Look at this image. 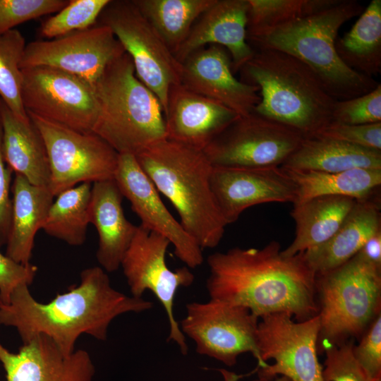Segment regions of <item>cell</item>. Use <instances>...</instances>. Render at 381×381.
<instances>
[{
  "mask_svg": "<svg viewBox=\"0 0 381 381\" xmlns=\"http://www.w3.org/2000/svg\"><path fill=\"white\" fill-rule=\"evenodd\" d=\"M363 11V6L356 0H339L317 13L246 39L255 52L277 50L303 61L336 100L351 99L371 92L380 83L347 66L336 51L340 28Z\"/></svg>",
  "mask_w": 381,
  "mask_h": 381,
  "instance_id": "4",
  "label": "cell"
},
{
  "mask_svg": "<svg viewBox=\"0 0 381 381\" xmlns=\"http://www.w3.org/2000/svg\"><path fill=\"white\" fill-rule=\"evenodd\" d=\"M123 196L115 180L93 183L89 206L90 223L98 234L97 260L107 272L116 271L137 230L126 217Z\"/></svg>",
  "mask_w": 381,
  "mask_h": 381,
  "instance_id": "22",
  "label": "cell"
},
{
  "mask_svg": "<svg viewBox=\"0 0 381 381\" xmlns=\"http://www.w3.org/2000/svg\"><path fill=\"white\" fill-rule=\"evenodd\" d=\"M26 284L18 285L7 304L0 303V325L14 327L23 343L44 334L64 354L72 353L81 334L104 341L108 328L117 317L142 313L153 303L116 290L101 267L80 272L78 285L58 294L47 303H40Z\"/></svg>",
  "mask_w": 381,
  "mask_h": 381,
  "instance_id": "2",
  "label": "cell"
},
{
  "mask_svg": "<svg viewBox=\"0 0 381 381\" xmlns=\"http://www.w3.org/2000/svg\"><path fill=\"white\" fill-rule=\"evenodd\" d=\"M114 179L140 219V225L165 237L174 246L175 255L188 267L202 264V249L168 210L133 155H119Z\"/></svg>",
  "mask_w": 381,
  "mask_h": 381,
  "instance_id": "16",
  "label": "cell"
},
{
  "mask_svg": "<svg viewBox=\"0 0 381 381\" xmlns=\"http://www.w3.org/2000/svg\"><path fill=\"white\" fill-rule=\"evenodd\" d=\"M211 187L226 225L246 209L267 202L294 203L296 186L282 167L213 166Z\"/></svg>",
  "mask_w": 381,
  "mask_h": 381,
  "instance_id": "17",
  "label": "cell"
},
{
  "mask_svg": "<svg viewBox=\"0 0 381 381\" xmlns=\"http://www.w3.org/2000/svg\"><path fill=\"white\" fill-rule=\"evenodd\" d=\"M239 80L259 88L254 111L311 137L332 121L336 102L315 73L283 52L255 51L239 70Z\"/></svg>",
  "mask_w": 381,
  "mask_h": 381,
  "instance_id": "5",
  "label": "cell"
},
{
  "mask_svg": "<svg viewBox=\"0 0 381 381\" xmlns=\"http://www.w3.org/2000/svg\"><path fill=\"white\" fill-rule=\"evenodd\" d=\"M97 23L112 30L131 56L137 77L157 96L164 113L170 87L181 83V63L133 0H110Z\"/></svg>",
  "mask_w": 381,
  "mask_h": 381,
  "instance_id": "8",
  "label": "cell"
},
{
  "mask_svg": "<svg viewBox=\"0 0 381 381\" xmlns=\"http://www.w3.org/2000/svg\"><path fill=\"white\" fill-rule=\"evenodd\" d=\"M110 0H68L59 12L48 18L40 25L41 36L52 40L71 32L89 28Z\"/></svg>",
  "mask_w": 381,
  "mask_h": 381,
  "instance_id": "34",
  "label": "cell"
},
{
  "mask_svg": "<svg viewBox=\"0 0 381 381\" xmlns=\"http://www.w3.org/2000/svg\"><path fill=\"white\" fill-rule=\"evenodd\" d=\"M48 156L49 188L54 197L83 183L113 179L119 154L94 133H81L27 112Z\"/></svg>",
  "mask_w": 381,
  "mask_h": 381,
  "instance_id": "9",
  "label": "cell"
},
{
  "mask_svg": "<svg viewBox=\"0 0 381 381\" xmlns=\"http://www.w3.org/2000/svg\"><path fill=\"white\" fill-rule=\"evenodd\" d=\"M175 54L193 25L215 0H133Z\"/></svg>",
  "mask_w": 381,
  "mask_h": 381,
  "instance_id": "30",
  "label": "cell"
},
{
  "mask_svg": "<svg viewBox=\"0 0 381 381\" xmlns=\"http://www.w3.org/2000/svg\"><path fill=\"white\" fill-rule=\"evenodd\" d=\"M21 73L27 112L81 133H92L98 105L92 85L49 66L23 68Z\"/></svg>",
  "mask_w": 381,
  "mask_h": 381,
  "instance_id": "14",
  "label": "cell"
},
{
  "mask_svg": "<svg viewBox=\"0 0 381 381\" xmlns=\"http://www.w3.org/2000/svg\"><path fill=\"white\" fill-rule=\"evenodd\" d=\"M318 315L294 321L284 313L259 318L257 346L258 378L272 381L285 376L293 381H323L318 352Z\"/></svg>",
  "mask_w": 381,
  "mask_h": 381,
  "instance_id": "10",
  "label": "cell"
},
{
  "mask_svg": "<svg viewBox=\"0 0 381 381\" xmlns=\"http://www.w3.org/2000/svg\"><path fill=\"white\" fill-rule=\"evenodd\" d=\"M92 183H83L60 193L52 203L42 229L73 246L86 239Z\"/></svg>",
  "mask_w": 381,
  "mask_h": 381,
  "instance_id": "31",
  "label": "cell"
},
{
  "mask_svg": "<svg viewBox=\"0 0 381 381\" xmlns=\"http://www.w3.org/2000/svg\"><path fill=\"white\" fill-rule=\"evenodd\" d=\"M248 0H215L193 25L174 56L182 63L191 53L210 44L227 49L235 74L254 55L247 42Z\"/></svg>",
  "mask_w": 381,
  "mask_h": 381,
  "instance_id": "21",
  "label": "cell"
},
{
  "mask_svg": "<svg viewBox=\"0 0 381 381\" xmlns=\"http://www.w3.org/2000/svg\"><path fill=\"white\" fill-rule=\"evenodd\" d=\"M134 156L173 205L186 231L202 249L215 248L226 224L211 187L213 165L204 152L166 138Z\"/></svg>",
  "mask_w": 381,
  "mask_h": 381,
  "instance_id": "3",
  "label": "cell"
},
{
  "mask_svg": "<svg viewBox=\"0 0 381 381\" xmlns=\"http://www.w3.org/2000/svg\"><path fill=\"white\" fill-rule=\"evenodd\" d=\"M164 116L167 139L202 151L239 116L181 83L170 87Z\"/></svg>",
  "mask_w": 381,
  "mask_h": 381,
  "instance_id": "20",
  "label": "cell"
},
{
  "mask_svg": "<svg viewBox=\"0 0 381 381\" xmlns=\"http://www.w3.org/2000/svg\"><path fill=\"white\" fill-rule=\"evenodd\" d=\"M380 229L378 198L372 195L357 200L340 227L328 241L301 254L316 276L322 274L349 260Z\"/></svg>",
  "mask_w": 381,
  "mask_h": 381,
  "instance_id": "23",
  "label": "cell"
},
{
  "mask_svg": "<svg viewBox=\"0 0 381 381\" xmlns=\"http://www.w3.org/2000/svg\"><path fill=\"white\" fill-rule=\"evenodd\" d=\"M181 64L183 85L222 104L239 116L251 113L260 102L259 88L234 76L230 54L220 45L202 47Z\"/></svg>",
  "mask_w": 381,
  "mask_h": 381,
  "instance_id": "18",
  "label": "cell"
},
{
  "mask_svg": "<svg viewBox=\"0 0 381 381\" xmlns=\"http://www.w3.org/2000/svg\"><path fill=\"white\" fill-rule=\"evenodd\" d=\"M332 121L350 125L381 122V84L371 92L351 99L337 100Z\"/></svg>",
  "mask_w": 381,
  "mask_h": 381,
  "instance_id": "35",
  "label": "cell"
},
{
  "mask_svg": "<svg viewBox=\"0 0 381 381\" xmlns=\"http://www.w3.org/2000/svg\"><path fill=\"white\" fill-rule=\"evenodd\" d=\"M37 272L35 265L18 263L0 252V303H8L12 292L18 285L30 286Z\"/></svg>",
  "mask_w": 381,
  "mask_h": 381,
  "instance_id": "40",
  "label": "cell"
},
{
  "mask_svg": "<svg viewBox=\"0 0 381 381\" xmlns=\"http://www.w3.org/2000/svg\"><path fill=\"white\" fill-rule=\"evenodd\" d=\"M186 309L179 327L183 335L193 341L198 353L229 367L236 365L244 353H251L259 361V318L248 309L210 298L188 303Z\"/></svg>",
  "mask_w": 381,
  "mask_h": 381,
  "instance_id": "13",
  "label": "cell"
},
{
  "mask_svg": "<svg viewBox=\"0 0 381 381\" xmlns=\"http://www.w3.org/2000/svg\"><path fill=\"white\" fill-rule=\"evenodd\" d=\"M11 192V219L5 255L18 263L28 265L35 235L42 229L54 196L49 187L33 185L18 174Z\"/></svg>",
  "mask_w": 381,
  "mask_h": 381,
  "instance_id": "24",
  "label": "cell"
},
{
  "mask_svg": "<svg viewBox=\"0 0 381 381\" xmlns=\"http://www.w3.org/2000/svg\"><path fill=\"white\" fill-rule=\"evenodd\" d=\"M26 44L16 29L0 35V99L24 121L30 120L22 100L20 62Z\"/></svg>",
  "mask_w": 381,
  "mask_h": 381,
  "instance_id": "33",
  "label": "cell"
},
{
  "mask_svg": "<svg viewBox=\"0 0 381 381\" xmlns=\"http://www.w3.org/2000/svg\"><path fill=\"white\" fill-rule=\"evenodd\" d=\"M68 0H0V35L23 23L56 13Z\"/></svg>",
  "mask_w": 381,
  "mask_h": 381,
  "instance_id": "36",
  "label": "cell"
},
{
  "mask_svg": "<svg viewBox=\"0 0 381 381\" xmlns=\"http://www.w3.org/2000/svg\"><path fill=\"white\" fill-rule=\"evenodd\" d=\"M303 135L257 114L238 116L203 150L213 166L281 167Z\"/></svg>",
  "mask_w": 381,
  "mask_h": 381,
  "instance_id": "12",
  "label": "cell"
},
{
  "mask_svg": "<svg viewBox=\"0 0 381 381\" xmlns=\"http://www.w3.org/2000/svg\"><path fill=\"white\" fill-rule=\"evenodd\" d=\"M353 347V353L368 381H381V313Z\"/></svg>",
  "mask_w": 381,
  "mask_h": 381,
  "instance_id": "39",
  "label": "cell"
},
{
  "mask_svg": "<svg viewBox=\"0 0 381 381\" xmlns=\"http://www.w3.org/2000/svg\"><path fill=\"white\" fill-rule=\"evenodd\" d=\"M281 167L323 172H339L357 168L381 169V150L311 136L304 138L298 149Z\"/></svg>",
  "mask_w": 381,
  "mask_h": 381,
  "instance_id": "27",
  "label": "cell"
},
{
  "mask_svg": "<svg viewBox=\"0 0 381 381\" xmlns=\"http://www.w3.org/2000/svg\"><path fill=\"white\" fill-rule=\"evenodd\" d=\"M125 52L112 30L97 23L58 38L27 44L20 68L39 66L55 68L93 87L108 65Z\"/></svg>",
  "mask_w": 381,
  "mask_h": 381,
  "instance_id": "15",
  "label": "cell"
},
{
  "mask_svg": "<svg viewBox=\"0 0 381 381\" xmlns=\"http://www.w3.org/2000/svg\"><path fill=\"white\" fill-rule=\"evenodd\" d=\"M313 136L333 139L363 148L381 150V122L350 125L332 121Z\"/></svg>",
  "mask_w": 381,
  "mask_h": 381,
  "instance_id": "38",
  "label": "cell"
},
{
  "mask_svg": "<svg viewBox=\"0 0 381 381\" xmlns=\"http://www.w3.org/2000/svg\"><path fill=\"white\" fill-rule=\"evenodd\" d=\"M93 88L98 113L92 133L119 155H135L167 138L162 104L137 77L126 52L108 65Z\"/></svg>",
  "mask_w": 381,
  "mask_h": 381,
  "instance_id": "6",
  "label": "cell"
},
{
  "mask_svg": "<svg viewBox=\"0 0 381 381\" xmlns=\"http://www.w3.org/2000/svg\"><path fill=\"white\" fill-rule=\"evenodd\" d=\"M169 245L165 237L140 224L120 267L132 296L142 298L148 290L159 300L169 321L167 341H174L181 353L186 355L188 344L175 318L174 306L178 289L190 286L195 277L187 266L175 270L169 268L166 253Z\"/></svg>",
  "mask_w": 381,
  "mask_h": 381,
  "instance_id": "11",
  "label": "cell"
},
{
  "mask_svg": "<svg viewBox=\"0 0 381 381\" xmlns=\"http://www.w3.org/2000/svg\"><path fill=\"white\" fill-rule=\"evenodd\" d=\"M320 329L318 352L360 338L381 313V269L355 255L316 276Z\"/></svg>",
  "mask_w": 381,
  "mask_h": 381,
  "instance_id": "7",
  "label": "cell"
},
{
  "mask_svg": "<svg viewBox=\"0 0 381 381\" xmlns=\"http://www.w3.org/2000/svg\"><path fill=\"white\" fill-rule=\"evenodd\" d=\"M0 121L2 153L7 166L32 184L49 187L50 171L47 150L32 121L17 117L1 99Z\"/></svg>",
  "mask_w": 381,
  "mask_h": 381,
  "instance_id": "25",
  "label": "cell"
},
{
  "mask_svg": "<svg viewBox=\"0 0 381 381\" xmlns=\"http://www.w3.org/2000/svg\"><path fill=\"white\" fill-rule=\"evenodd\" d=\"M252 381H267V380L258 378V379L253 380ZM272 381H293V380H291V379H289V378H288V377H286L285 376H277L274 380H272Z\"/></svg>",
  "mask_w": 381,
  "mask_h": 381,
  "instance_id": "43",
  "label": "cell"
},
{
  "mask_svg": "<svg viewBox=\"0 0 381 381\" xmlns=\"http://www.w3.org/2000/svg\"><path fill=\"white\" fill-rule=\"evenodd\" d=\"M356 255L365 262L381 269V229L372 235Z\"/></svg>",
  "mask_w": 381,
  "mask_h": 381,
  "instance_id": "42",
  "label": "cell"
},
{
  "mask_svg": "<svg viewBox=\"0 0 381 381\" xmlns=\"http://www.w3.org/2000/svg\"><path fill=\"white\" fill-rule=\"evenodd\" d=\"M354 339L327 348L323 381H368L353 353Z\"/></svg>",
  "mask_w": 381,
  "mask_h": 381,
  "instance_id": "37",
  "label": "cell"
},
{
  "mask_svg": "<svg viewBox=\"0 0 381 381\" xmlns=\"http://www.w3.org/2000/svg\"><path fill=\"white\" fill-rule=\"evenodd\" d=\"M339 0H248L247 37L327 9Z\"/></svg>",
  "mask_w": 381,
  "mask_h": 381,
  "instance_id": "32",
  "label": "cell"
},
{
  "mask_svg": "<svg viewBox=\"0 0 381 381\" xmlns=\"http://www.w3.org/2000/svg\"><path fill=\"white\" fill-rule=\"evenodd\" d=\"M349 68L373 78L381 72V1L372 0L351 28L335 43Z\"/></svg>",
  "mask_w": 381,
  "mask_h": 381,
  "instance_id": "29",
  "label": "cell"
},
{
  "mask_svg": "<svg viewBox=\"0 0 381 381\" xmlns=\"http://www.w3.org/2000/svg\"><path fill=\"white\" fill-rule=\"evenodd\" d=\"M207 264L210 299L244 307L258 318L284 313L304 321L318 314L316 274L301 253L284 255L276 241L212 253Z\"/></svg>",
  "mask_w": 381,
  "mask_h": 381,
  "instance_id": "1",
  "label": "cell"
},
{
  "mask_svg": "<svg viewBox=\"0 0 381 381\" xmlns=\"http://www.w3.org/2000/svg\"><path fill=\"white\" fill-rule=\"evenodd\" d=\"M283 169L296 186L293 205L330 195L362 200L373 195L381 184V169L357 168L339 172Z\"/></svg>",
  "mask_w": 381,
  "mask_h": 381,
  "instance_id": "28",
  "label": "cell"
},
{
  "mask_svg": "<svg viewBox=\"0 0 381 381\" xmlns=\"http://www.w3.org/2000/svg\"><path fill=\"white\" fill-rule=\"evenodd\" d=\"M356 199L346 196H320L294 205L291 215L296 236L283 255L293 256L328 241L346 219Z\"/></svg>",
  "mask_w": 381,
  "mask_h": 381,
  "instance_id": "26",
  "label": "cell"
},
{
  "mask_svg": "<svg viewBox=\"0 0 381 381\" xmlns=\"http://www.w3.org/2000/svg\"><path fill=\"white\" fill-rule=\"evenodd\" d=\"M0 362L6 381H92L95 374L87 351L80 349L64 354L44 334L23 343L17 353L0 342Z\"/></svg>",
  "mask_w": 381,
  "mask_h": 381,
  "instance_id": "19",
  "label": "cell"
},
{
  "mask_svg": "<svg viewBox=\"0 0 381 381\" xmlns=\"http://www.w3.org/2000/svg\"><path fill=\"white\" fill-rule=\"evenodd\" d=\"M2 127L0 121V246L6 245L11 219V175L13 171L6 164L1 147Z\"/></svg>",
  "mask_w": 381,
  "mask_h": 381,
  "instance_id": "41",
  "label": "cell"
}]
</instances>
